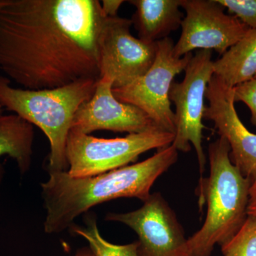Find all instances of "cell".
Returning <instances> with one entry per match:
<instances>
[{
  "label": "cell",
  "mask_w": 256,
  "mask_h": 256,
  "mask_svg": "<svg viewBox=\"0 0 256 256\" xmlns=\"http://www.w3.org/2000/svg\"><path fill=\"white\" fill-rule=\"evenodd\" d=\"M98 0H8L0 11V70L28 90L98 79Z\"/></svg>",
  "instance_id": "obj_1"
},
{
  "label": "cell",
  "mask_w": 256,
  "mask_h": 256,
  "mask_svg": "<svg viewBox=\"0 0 256 256\" xmlns=\"http://www.w3.org/2000/svg\"><path fill=\"white\" fill-rule=\"evenodd\" d=\"M8 0H0V11L2 9L3 6L8 2Z\"/></svg>",
  "instance_id": "obj_23"
},
{
  "label": "cell",
  "mask_w": 256,
  "mask_h": 256,
  "mask_svg": "<svg viewBox=\"0 0 256 256\" xmlns=\"http://www.w3.org/2000/svg\"><path fill=\"white\" fill-rule=\"evenodd\" d=\"M112 88L110 77L98 79L95 94L77 111L70 130L87 134L97 130L132 134L160 130L139 108L118 100Z\"/></svg>",
  "instance_id": "obj_12"
},
{
  "label": "cell",
  "mask_w": 256,
  "mask_h": 256,
  "mask_svg": "<svg viewBox=\"0 0 256 256\" xmlns=\"http://www.w3.org/2000/svg\"><path fill=\"white\" fill-rule=\"evenodd\" d=\"M206 98L208 105L205 108L204 119L212 120L220 137L226 140L232 162L252 184L256 180V134L239 118L233 88L214 75L207 86Z\"/></svg>",
  "instance_id": "obj_11"
},
{
  "label": "cell",
  "mask_w": 256,
  "mask_h": 256,
  "mask_svg": "<svg viewBox=\"0 0 256 256\" xmlns=\"http://www.w3.org/2000/svg\"><path fill=\"white\" fill-rule=\"evenodd\" d=\"M234 100L242 102L250 109L252 124L256 127V78H254L233 88Z\"/></svg>",
  "instance_id": "obj_19"
},
{
  "label": "cell",
  "mask_w": 256,
  "mask_h": 256,
  "mask_svg": "<svg viewBox=\"0 0 256 256\" xmlns=\"http://www.w3.org/2000/svg\"><path fill=\"white\" fill-rule=\"evenodd\" d=\"M186 16L173 53L181 58L192 50H215L224 55L250 28L238 18L226 14L216 0H181Z\"/></svg>",
  "instance_id": "obj_9"
},
{
  "label": "cell",
  "mask_w": 256,
  "mask_h": 256,
  "mask_svg": "<svg viewBox=\"0 0 256 256\" xmlns=\"http://www.w3.org/2000/svg\"><path fill=\"white\" fill-rule=\"evenodd\" d=\"M124 0H102L100 2L101 8L106 18H114L118 16V12L121 5L124 4Z\"/></svg>",
  "instance_id": "obj_20"
},
{
  "label": "cell",
  "mask_w": 256,
  "mask_h": 256,
  "mask_svg": "<svg viewBox=\"0 0 256 256\" xmlns=\"http://www.w3.org/2000/svg\"><path fill=\"white\" fill-rule=\"evenodd\" d=\"M132 25V20L128 18H106L99 34L100 77H110L114 88L142 76L156 58V42L146 43L133 36Z\"/></svg>",
  "instance_id": "obj_10"
},
{
  "label": "cell",
  "mask_w": 256,
  "mask_h": 256,
  "mask_svg": "<svg viewBox=\"0 0 256 256\" xmlns=\"http://www.w3.org/2000/svg\"><path fill=\"white\" fill-rule=\"evenodd\" d=\"M230 14L250 30H256V0H216Z\"/></svg>",
  "instance_id": "obj_18"
},
{
  "label": "cell",
  "mask_w": 256,
  "mask_h": 256,
  "mask_svg": "<svg viewBox=\"0 0 256 256\" xmlns=\"http://www.w3.org/2000/svg\"><path fill=\"white\" fill-rule=\"evenodd\" d=\"M34 139L33 124L15 114H0V158H12L22 174L31 166ZM3 176L4 169L0 164V182Z\"/></svg>",
  "instance_id": "obj_14"
},
{
  "label": "cell",
  "mask_w": 256,
  "mask_h": 256,
  "mask_svg": "<svg viewBox=\"0 0 256 256\" xmlns=\"http://www.w3.org/2000/svg\"><path fill=\"white\" fill-rule=\"evenodd\" d=\"M230 152L223 137L208 146L210 175L196 190L200 210L206 202V217L202 228L188 238L192 256H210L215 246L228 242L246 220L252 182L233 164Z\"/></svg>",
  "instance_id": "obj_3"
},
{
  "label": "cell",
  "mask_w": 256,
  "mask_h": 256,
  "mask_svg": "<svg viewBox=\"0 0 256 256\" xmlns=\"http://www.w3.org/2000/svg\"><path fill=\"white\" fill-rule=\"evenodd\" d=\"M222 247L224 256H256V216L248 215L238 232Z\"/></svg>",
  "instance_id": "obj_17"
},
{
  "label": "cell",
  "mask_w": 256,
  "mask_h": 256,
  "mask_svg": "<svg viewBox=\"0 0 256 256\" xmlns=\"http://www.w3.org/2000/svg\"><path fill=\"white\" fill-rule=\"evenodd\" d=\"M255 78H256V75Z\"/></svg>",
  "instance_id": "obj_25"
},
{
  "label": "cell",
  "mask_w": 256,
  "mask_h": 256,
  "mask_svg": "<svg viewBox=\"0 0 256 256\" xmlns=\"http://www.w3.org/2000/svg\"><path fill=\"white\" fill-rule=\"evenodd\" d=\"M86 226L73 225L72 232L88 242L89 248L96 256H138V242L126 245H116L105 240L98 228L95 215H88L86 218Z\"/></svg>",
  "instance_id": "obj_16"
},
{
  "label": "cell",
  "mask_w": 256,
  "mask_h": 256,
  "mask_svg": "<svg viewBox=\"0 0 256 256\" xmlns=\"http://www.w3.org/2000/svg\"><path fill=\"white\" fill-rule=\"evenodd\" d=\"M178 160V150L171 144L141 162L96 176L74 178L67 171L48 173L47 181L41 184L46 210L45 233H62L79 216L106 202L119 198L146 202L158 178Z\"/></svg>",
  "instance_id": "obj_2"
},
{
  "label": "cell",
  "mask_w": 256,
  "mask_h": 256,
  "mask_svg": "<svg viewBox=\"0 0 256 256\" xmlns=\"http://www.w3.org/2000/svg\"><path fill=\"white\" fill-rule=\"evenodd\" d=\"M2 114V107L0 106V114Z\"/></svg>",
  "instance_id": "obj_24"
},
{
  "label": "cell",
  "mask_w": 256,
  "mask_h": 256,
  "mask_svg": "<svg viewBox=\"0 0 256 256\" xmlns=\"http://www.w3.org/2000/svg\"><path fill=\"white\" fill-rule=\"evenodd\" d=\"M174 44L170 37L156 42V58L144 75L112 94L120 102L141 109L163 131L174 134V112L171 108L170 92L174 77L184 72L193 54L181 58L173 53Z\"/></svg>",
  "instance_id": "obj_7"
},
{
  "label": "cell",
  "mask_w": 256,
  "mask_h": 256,
  "mask_svg": "<svg viewBox=\"0 0 256 256\" xmlns=\"http://www.w3.org/2000/svg\"><path fill=\"white\" fill-rule=\"evenodd\" d=\"M174 139V134L161 130L111 139L70 130L66 148L67 172L74 178L104 174L134 162L146 152L171 146Z\"/></svg>",
  "instance_id": "obj_5"
},
{
  "label": "cell",
  "mask_w": 256,
  "mask_h": 256,
  "mask_svg": "<svg viewBox=\"0 0 256 256\" xmlns=\"http://www.w3.org/2000/svg\"><path fill=\"white\" fill-rule=\"evenodd\" d=\"M98 79L86 78L64 86L28 90L12 86L0 76V106L43 131L50 144L48 173L68 171L67 139L74 116L95 94Z\"/></svg>",
  "instance_id": "obj_4"
},
{
  "label": "cell",
  "mask_w": 256,
  "mask_h": 256,
  "mask_svg": "<svg viewBox=\"0 0 256 256\" xmlns=\"http://www.w3.org/2000/svg\"><path fill=\"white\" fill-rule=\"evenodd\" d=\"M140 208L108 213L106 220L132 228L138 236V256H192L188 238L172 208L160 192L151 194Z\"/></svg>",
  "instance_id": "obj_8"
},
{
  "label": "cell",
  "mask_w": 256,
  "mask_h": 256,
  "mask_svg": "<svg viewBox=\"0 0 256 256\" xmlns=\"http://www.w3.org/2000/svg\"><path fill=\"white\" fill-rule=\"evenodd\" d=\"M182 82H173L170 100L174 104V139L172 146L182 152L196 151L200 182L203 180L206 159L202 146L205 98L208 82L214 75L212 50H198L188 62Z\"/></svg>",
  "instance_id": "obj_6"
},
{
  "label": "cell",
  "mask_w": 256,
  "mask_h": 256,
  "mask_svg": "<svg viewBox=\"0 0 256 256\" xmlns=\"http://www.w3.org/2000/svg\"><path fill=\"white\" fill-rule=\"evenodd\" d=\"M214 75L234 88L256 75V30H249L220 58L214 62Z\"/></svg>",
  "instance_id": "obj_15"
},
{
  "label": "cell",
  "mask_w": 256,
  "mask_h": 256,
  "mask_svg": "<svg viewBox=\"0 0 256 256\" xmlns=\"http://www.w3.org/2000/svg\"><path fill=\"white\" fill-rule=\"evenodd\" d=\"M74 256H96L90 248L85 247L78 249Z\"/></svg>",
  "instance_id": "obj_22"
},
{
  "label": "cell",
  "mask_w": 256,
  "mask_h": 256,
  "mask_svg": "<svg viewBox=\"0 0 256 256\" xmlns=\"http://www.w3.org/2000/svg\"><path fill=\"white\" fill-rule=\"evenodd\" d=\"M247 212L248 215L256 216V180L250 185Z\"/></svg>",
  "instance_id": "obj_21"
},
{
  "label": "cell",
  "mask_w": 256,
  "mask_h": 256,
  "mask_svg": "<svg viewBox=\"0 0 256 256\" xmlns=\"http://www.w3.org/2000/svg\"><path fill=\"white\" fill-rule=\"evenodd\" d=\"M128 2L136 8L131 20L143 42L161 41L181 26V0H131Z\"/></svg>",
  "instance_id": "obj_13"
}]
</instances>
